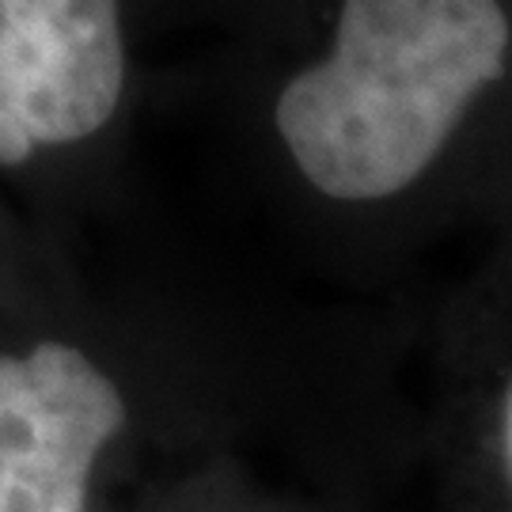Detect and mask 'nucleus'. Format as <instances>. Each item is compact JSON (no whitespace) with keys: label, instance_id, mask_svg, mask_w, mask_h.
<instances>
[{"label":"nucleus","instance_id":"1","mask_svg":"<svg viewBox=\"0 0 512 512\" xmlns=\"http://www.w3.org/2000/svg\"><path fill=\"white\" fill-rule=\"evenodd\" d=\"M505 54L497 0H346L330 57L277 99V129L327 198H391L437 160Z\"/></svg>","mask_w":512,"mask_h":512},{"label":"nucleus","instance_id":"2","mask_svg":"<svg viewBox=\"0 0 512 512\" xmlns=\"http://www.w3.org/2000/svg\"><path fill=\"white\" fill-rule=\"evenodd\" d=\"M122 80L118 0H0V167L99 133Z\"/></svg>","mask_w":512,"mask_h":512},{"label":"nucleus","instance_id":"3","mask_svg":"<svg viewBox=\"0 0 512 512\" xmlns=\"http://www.w3.org/2000/svg\"><path fill=\"white\" fill-rule=\"evenodd\" d=\"M122 425L118 387L80 349L0 353V512H84L95 456Z\"/></svg>","mask_w":512,"mask_h":512},{"label":"nucleus","instance_id":"4","mask_svg":"<svg viewBox=\"0 0 512 512\" xmlns=\"http://www.w3.org/2000/svg\"><path fill=\"white\" fill-rule=\"evenodd\" d=\"M505 463H509V475H512V391H509V403H505Z\"/></svg>","mask_w":512,"mask_h":512}]
</instances>
